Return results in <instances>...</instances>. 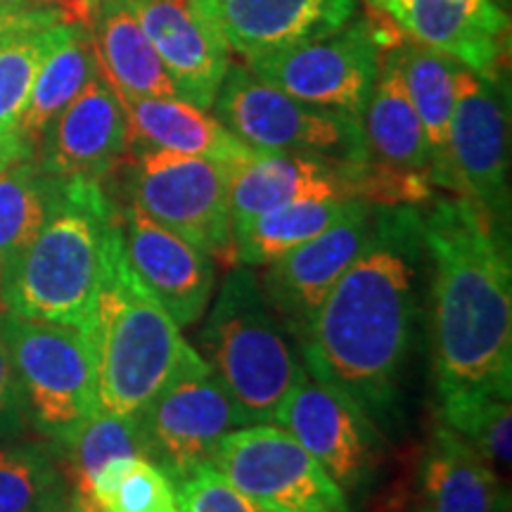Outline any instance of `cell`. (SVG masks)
Returning a JSON list of instances; mask_svg holds the SVG:
<instances>
[{
    "label": "cell",
    "instance_id": "cell-1",
    "mask_svg": "<svg viewBox=\"0 0 512 512\" xmlns=\"http://www.w3.org/2000/svg\"><path fill=\"white\" fill-rule=\"evenodd\" d=\"M427 268L422 211L373 204L368 242L297 339L304 368L358 403L377 427L401 408Z\"/></svg>",
    "mask_w": 512,
    "mask_h": 512
},
{
    "label": "cell",
    "instance_id": "cell-2",
    "mask_svg": "<svg viewBox=\"0 0 512 512\" xmlns=\"http://www.w3.org/2000/svg\"><path fill=\"white\" fill-rule=\"evenodd\" d=\"M430 254V347L437 399L512 396V268L508 230L463 195L422 214Z\"/></svg>",
    "mask_w": 512,
    "mask_h": 512
},
{
    "label": "cell",
    "instance_id": "cell-3",
    "mask_svg": "<svg viewBox=\"0 0 512 512\" xmlns=\"http://www.w3.org/2000/svg\"><path fill=\"white\" fill-rule=\"evenodd\" d=\"M121 211L98 181L62 178L48 221L0 275L3 311L83 330L121 235Z\"/></svg>",
    "mask_w": 512,
    "mask_h": 512
},
{
    "label": "cell",
    "instance_id": "cell-4",
    "mask_svg": "<svg viewBox=\"0 0 512 512\" xmlns=\"http://www.w3.org/2000/svg\"><path fill=\"white\" fill-rule=\"evenodd\" d=\"M197 347L247 425L273 422L306 373L297 339L268 304L259 275L242 264L228 268Z\"/></svg>",
    "mask_w": 512,
    "mask_h": 512
},
{
    "label": "cell",
    "instance_id": "cell-5",
    "mask_svg": "<svg viewBox=\"0 0 512 512\" xmlns=\"http://www.w3.org/2000/svg\"><path fill=\"white\" fill-rule=\"evenodd\" d=\"M81 332L93 356L100 408L114 413L143 411L188 347L174 318L128 266L121 235Z\"/></svg>",
    "mask_w": 512,
    "mask_h": 512
},
{
    "label": "cell",
    "instance_id": "cell-6",
    "mask_svg": "<svg viewBox=\"0 0 512 512\" xmlns=\"http://www.w3.org/2000/svg\"><path fill=\"white\" fill-rule=\"evenodd\" d=\"M124 164L128 204L202 247L226 271L238 266L230 221V166L152 147L128 150Z\"/></svg>",
    "mask_w": 512,
    "mask_h": 512
},
{
    "label": "cell",
    "instance_id": "cell-7",
    "mask_svg": "<svg viewBox=\"0 0 512 512\" xmlns=\"http://www.w3.org/2000/svg\"><path fill=\"white\" fill-rule=\"evenodd\" d=\"M0 339L22 387L29 422L60 446L100 408L86 335L72 325L0 311Z\"/></svg>",
    "mask_w": 512,
    "mask_h": 512
},
{
    "label": "cell",
    "instance_id": "cell-8",
    "mask_svg": "<svg viewBox=\"0 0 512 512\" xmlns=\"http://www.w3.org/2000/svg\"><path fill=\"white\" fill-rule=\"evenodd\" d=\"M211 110L259 152H306L342 164L368 157L361 119L292 98L256 79L245 64H230Z\"/></svg>",
    "mask_w": 512,
    "mask_h": 512
},
{
    "label": "cell",
    "instance_id": "cell-9",
    "mask_svg": "<svg viewBox=\"0 0 512 512\" xmlns=\"http://www.w3.org/2000/svg\"><path fill=\"white\" fill-rule=\"evenodd\" d=\"M136 418L147 460L162 467L171 482L207 463L223 434L247 425L238 403L190 344Z\"/></svg>",
    "mask_w": 512,
    "mask_h": 512
},
{
    "label": "cell",
    "instance_id": "cell-10",
    "mask_svg": "<svg viewBox=\"0 0 512 512\" xmlns=\"http://www.w3.org/2000/svg\"><path fill=\"white\" fill-rule=\"evenodd\" d=\"M207 463L266 512H351L335 479L273 422L223 434Z\"/></svg>",
    "mask_w": 512,
    "mask_h": 512
},
{
    "label": "cell",
    "instance_id": "cell-11",
    "mask_svg": "<svg viewBox=\"0 0 512 512\" xmlns=\"http://www.w3.org/2000/svg\"><path fill=\"white\" fill-rule=\"evenodd\" d=\"M382 41L368 15L335 34L242 62L256 79L309 105L361 119L380 67Z\"/></svg>",
    "mask_w": 512,
    "mask_h": 512
},
{
    "label": "cell",
    "instance_id": "cell-12",
    "mask_svg": "<svg viewBox=\"0 0 512 512\" xmlns=\"http://www.w3.org/2000/svg\"><path fill=\"white\" fill-rule=\"evenodd\" d=\"M448 164L453 195H463L508 230L510 98L508 76L489 79L460 64L456 72Z\"/></svg>",
    "mask_w": 512,
    "mask_h": 512
},
{
    "label": "cell",
    "instance_id": "cell-13",
    "mask_svg": "<svg viewBox=\"0 0 512 512\" xmlns=\"http://www.w3.org/2000/svg\"><path fill=\"white\" fill-rule=\"evenodd\" d=\"M273 425L290 432L347 498L370 486L382 465L384 437L380 427L358 403L320 382L309 370L285 396Z\"/></svg>",
    "mask_w": 512,
    "mask_h": 512
},
{
    "label": "cell",
    "instance_id": "cell-14",
    "mask_svg": "<svg viewBox=\"0 0 512 512\" xmlns=\"http://www.w3.org/2000/svg\"><path fill=\"white\" fill-rule=\"evenodd\" d=\"M366 169L377 200L422 207L432 202V162L425 128L403 83L394 48L382 50L380 67L361 117Z\"/></svg>",
    "mask_w": 512,
    "mask_h": 512
},
{
    "label": "cell",
    "instance_id": "cell-15",
    "mask_svg": "<svg viewBox=\"0 0 512 512\" xmlns=\"http://www.w3.org/2000/svg\"><path fill=\"white\" fill-rule=\"evenodd\" d=\"M366 15L472 72L508 76L510 17L496 0H363Z\"/></svg>",
    "mask_w": 512,
    "mask_h": 512
},
{
    "label": "cell",
    "instance_id": "cell-16",
    "mask_svg": "<svg viewBox=\"0 0 512 512\" xmlns=\"http://www.w3.org/2000/svg\"><path fill=\"white\" fill-rule=\"evenodd\" d=\"M373 228V204L349 200L342 216L316 238L278 256L259 275L271 309L294 339L302 337L332 287L354 264Z\"/></svg>",
    "mask_w": 512,
    "mask_h": 512
},
{
    "label": "cell",
    "instance_id": "cell-17",
    "mask_svg": "<svg viewBox=\"0 0 512 512\" xmlns=\"http://www.w3.org/2000/svg\"><path fill=\"white\" fill-rule=\"evenodd\" d=\"M119 211L121 247L131 271L178 328H192L209 309L219 264L202 247L152 221L133 204Z\"/></svg>",
    "mask_w": 512,
    "mask_h": 512
},
{
    "label": "cell",
    "instance_id": "cell-18",
    "mask_svg": "<svg viewBox=\"0 0 512 512\" xmlns=\"http://www.w3.org/2000/svg\"><path fill=\"white\" fill-rule=\"evenodd\" d=\"M128 150L131 128L126 110L114 88L98 72L46 128L36 145V164L48 176L100 183L121 169Z\"/></svg>",
    "mask_w": 512,
    "mask_h": 512
},
{
    "label": "cell",
    "instance_id": "cell-19",
    "mask_svg": "<svg viewBox=\"0 0 512 512\" xmlns=\"http://www.w3.org/2000/svg\"><path fill=\"white\" fill-rule=\"evenodd\" d=\"M209 29L242 62L316 41L356 17L358 0H192Z\"/></svg>",
    "mask_w": 512,
    "mask_h": 512
},
{
    "label": "cell",
    "instance_id": "cell-20",
    "mask_svg": "<svg viewBox=\"0 0 512 512\" xmlns=\"http://www.w3.org/2000/svg\"><path fill=\"white\" fill-rule=\"evenodd\" d=\"M126 5L169 72L178 98L209 112L230 67V53L204 22L195 3L126 0Z\"/></svg>",
    "mask_w": 512,
    "mask_h": 512
},
{
    "label": "cell",
    "instance_id": "cell-21",
    "mask_svg": "<svg viewBox=\"0 0 512 512\" xmlns=\"http://www.w3.org/2000/svg\"><path fill=\"white\" fill-rule=\"evenodd\" d=\"M306 200H356L347 164L306 152H256L230 176V221Z\"/></svg>",
    "mask_w": 512,
    "mask_h": 512
},
{
    "label": "cell",
    "instance_id": "cell-22",
    "mask_svg": "<svg viewBox=\"0 0 512 512\" xmlns=\"http://www.w3.org/2000/svg\"><path fill=\"white\" fill-rule=\"evenodd\" d=\"M119 100L126 110L128 128H131V150L152 147V150L204 157L226 164L230 169L249 162L259 152L242 143L207 110H200L181 98Z\"/></svg>",
    "mask_w": 512,
    "mask_h": 512
},
{
    "label": "cell",
    "instance_id": "cell-23",
    "mask_svg": "<svg viewBox=\"0 0 512 512\" xmlns=\"http://www.w3.org/2000/svg\"><path fill=\"white\" fill-rule=\"evenodd\" d=\"M91 22L100 74L119 98H178L174 81L126 0H98Z\"/></svg>",
    "mask_w": 512,
    "mask_h": 512
},
{
    "label": "cell",
    "instance_id": "cell-24",
    "mask_svg": "<svg viewBox=\"0 0 512 512\" xmlns=\"http://www.w3.org/2000/svg\"><path fill=\"white\" fill-rule=\"evenodd\" d=\"M496 467L475 446L437 422L422 451L418 489L432 512H491L501 489Z\"/></svg>",
    "mask_w": 512,
    "mask_h": 512
},
{
    "label": "cell",
    "instance_id": "cell-25",
    "mask_svg": "<svg viewBox=\"0 0 512 512\" xmlns=\"http://www.w3.org/2000/svg\"><path fill=\"white\" fill-rule=\"evenodd\" d=\"M396 60L411 95L420 124L430 147L432 183L453 195V176L448 164V138H451L453 102H456V72L460 62L439 50L418 46L401 38L394 46Z\"/></svg>",
    "mask_w": 512,
    "mask_h": 512
},
{
    "label": "cell",
    "instance_id": "cell-26",
    "mask_svg": "<svg viewBox=\"0 0 512 512\" xmlns=\"http://www.w3.org/2000/svg\"><path fill=\"white\" fill-rule=\"evenodd\" d=\"M98 72V55H95L91 31H86L81 22H76L67 38L43 62L34 88H31L27 110L19 119L17 131L34 145V152L38 140L57 119V114L86 88V83Z\"/></svg>",
    "mask_w": 512,
    "mask_h": 512
},
{
    "label": "cell",
    "instance_id": "cell-27",
    "mask_svg": "<svg viewBox=\"0 0 512 512\" xmlns=\"http://www.w3.org/2000/svg\"><path fill=\"white\" fill-rule=\"evenodd\" d=\"M60 188L62 178L48 176L34 157L0 171V275L34 242Z\"/></svg>",
    "mask_w": 512,
    "mask_h": 512
},
{
    "label": "cell",
    "instance_id": "cell-28",
    "mask_svg": "<svg viewBox=\"0 0 512 512\" xmlns=\"http://www.w3.org/2000/svg\"><path fill=\"white\" fill-rule=\"evenodd\" d=\"M349 200H306L264 211L242 226L233 228L238 264L259 268L316 238L332 221L342 216Z\"/></svg>",
    "mask_w": 512,
    "mask_h": 512
},
{
    "label": "cell",
    "instance_id": "cell-29",
    "mask_svg": "<svg viewBox=\"0 0 512 512\" xmlns=\"http://www.w3.org/2000/svg\"><path fill=\"white\" fill-rule=\"evenodd\" d=\"M76 489L88 491L105 465L119 458H147L143 432L131 413L98 408L57 446Z\"/></svg>",
    "mask_w": 512,
    "mask_h": 512
},
{
    "label": "cell",
    "instance_id": "cell-30",
    "mask_svg": "<svg viewBox=\"0 0 512 512\" xmlns=\"http://www.w3.org/2000/svg\"><path fill=\"white\" fill-rule=\"evenodd\" d=\"M439 422L475 446L491 465L508 467L512 451L510 396L460 392L439 399Z\"/></svg>",
    "mask_w": 512,
    "mask_h": 512
},
{
    "label": "cell",
    "instance_id": "cell-31",
    "mask_svg": "<svg viewBox=\"0 0 512 512\" xmlns=\"http://www.w3.org/2000/svg\"><path fill=\"white\" fill-rule=\"evenodd\" d=\"M88 494L102 512H181L171 477L143 456L112 460Z\"/></svg>",
    "mask_w": 512,
    "mask_h": 512
},
{
    "label": "cell",
    "instance_id": "cell-32",
    "mask_svg": "<svg viewBox=\"0 0 512 512\" xmlns=\"http://www.w3.org/2000/svg\"><path fill=\"white\" fill-rule=\"evenodd\" d=\"M67 491L46 446L0 441V512H38Z\"/></svg>",
    "mask_w": 512,
    "mask_h": 512
},
{
    "label": "cell",
    "instance_id": "cell-33",
    "mask_svg": "<svg viewBox=\"0 0 512 512\" xmlns=\"http://www.w3.org/2000/svg\"><path fill=\"white\" fill-rule=\"evenodd\" d=\"M76 22H57L0 43V131H15L43 62Z\"/></svg>",
    "mask_w": 512,
    "mask_h": 512
},
{
    "label": "cell",
    "instance_id": "cell-34",
    "mask_svg": "<svg viewBox=\"0 0 512 512\" xmlns=\"http://www.w3.org/2000/svg\"><path fill=\"white\" fill-rule=\"evenodd\" d=\"M174 486L181 512H266L209 463L192 467Z\"/></svg>",
    "mask_w": 512,
    "mask_h": 512
},
{
    "label": "cell",
    "instance_id": "cell-35",
    "mask_svg": "<svg viewBox=\"0 0 512 512\" xmlns=\"http://www.w3.org/2000/svg\"><path fill=\"white\" fill-rule=\"evenodd\" d=\"M57 22H81L72 10L34 0H0V43Z\"/></svg>",
    "mask_w": 512,
    "mask_h": 512
},
{
    "label": "cell",
    "instance_id": "cell-36",
    "mask_svg": "<svg viewBox=\"0 0 512 512\" xmlns=\"http://www.w3.org/2000/svg\"><path fill=\"white\" fill-rule=\"evenodd\" d=\"M29 425L22 387H19L8 349L0 339V441L17 439Z\"/></svg>",
    "mask_w": 512,
    "mask_h": 512
},
{
    "label": "cell",
    "instance_id": "cell-37",
    "mask_svg": "<svg viewBox=\"0 0 512 512\" xmlns=\"http://www.w3.org/2000/svg\"><path fill=\"white\" fill-rule=\"evenodd\" d=\"M31 157H36L34 145H31L17 128L15 131H0V171L10 169V166Z\"/></svg>",
    "mask_w": 512,
    "mask_h": 512
},
{
    "label": "cell",
    "instance_id": "cell-38",
    "mask_svg": "<svg viewBox=\"0 0 512 512\" xmlns=\"http://www.w3.org/2000/svg\"><path fill=\"white\" fill-rule=\"evenodd\" d=\"M34 3H43V5H60V8L72 10L81 22H88L93 17L95 3L98 0H34Z\"/></svg>",
    "mask_w": 512,
    "mask_h": 512
},
{
    "label": "cell",
    "instance_id": "cell-39",
    "mask_svg": "<svg viewBox=\"0 0 512 512\" xmlns=\"http://www.w3.org/2000/svg\"><path fill=\"white\" fill-rule=\"evenodd\" d=\"M69 512H102V510L88 491H81L76 489V486H72V491H69Z\"/></svg>",
    "mask_w": 512,
    "mask_h": 512
},
{
    "label": "cell",
    "instance_id": "cell-40",
    "mask_svg": "<svg viewBox=\"0 0 512 512\" xmlns=\"http://www.w3.org/2000/svg\"><path fill=\"white\" fill-rule=\"evenodd\" d=\"M491 512H512V501H510V491L501 486L498 494L494 498V505H491Z\"/></svg>",
    "mask_w": 512,
    "mask_h": 512
},
{
    "label": "cell",
    "instance_id": "cell-41",
    "mask_svg": "<svg viewBox=\"0 0 512 512\" xmlns=\"http://www.w3.org/2000/svg\"><path fill=\"white\" fill-rule=\"evenodd\" d=\"M72 491V489H69ZM69 491L60 498H55V501H50L48 505H43L38 512H69Z\"/></svg>",
    "mask_w": 512,
    "mask_h": 512
},
{
    "label": "cell",
    "instance_id": "cell-42",
    "mask_svg": "<svg viewBox=\"0 0 512 512\" xmlns=\"http://www.w3.org/2000/svg\"><path fill=\"white\" fill-rule=\"evenodd\" d=\"M392 512H432V510L427 508L425 503H422V498H420V496H415V498H411V501L401 503L399 508L392 510Z\"/></svg>",
    "mask_w": 512,
    "mask_h": 512
},
{
    "label": "cell",
    "instance_id": "cell-43",
    "mask_svg": "<svg viewBox=\"0 0 512 512\" xmlns=\"http://www.w3.org/2000/svg\"><path fill=\"white\" fill-rule=\"evenodd\" d=\"M496 3H498V5H501V0H496ZM501 8H503V5H501ZM503 10H505V8H503ZM505 12H508V10H505Z\"/></svg>",
    "mask_w": 512,
    "mask_h": 512
}]
</instances>
